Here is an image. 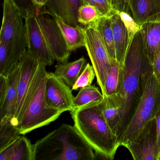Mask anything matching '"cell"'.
<instances>
[{"label":"cell","mask_w":160,"mask_h":160,"mask_svg":"<svg viewBox=\"0 0 160 160\" xmlns=\"http://www.w3.org/2000/svg\"><path fill=\"white\" fill-rule=\"evenodd\" d=\"M99 20L85 28V48L94 69L97 84L104 96L106 78L108 71L116 61L111 58L107 49L99 30Z\"/></svg>","instance_id":"8"},{"label":"cell","mask_w":160,"mask_h":160,"mask_svg":"<svg viewBox=\"0 0 160 160\" xmlns=\"http://www.w3.org/2000/svg\"><path fill=\"white\" fill-rule=\"evenodd\" d=\"M135 160H157V128L155 118L150 121L126 147Z\"/></svg>","instance_id":"11"},{"label":"cell","mask_w":160,"mask_h":160,"mask_svg":"<svg viewBox=\"0 0 160 160\" xmlns=\"http://www.w3.org/2000/svg\"><path fill=\"white\" fill-rule=\"evenodd\" d=\"M25 23L27 50L37 56L46 66L52 65L55 59L46 42L36 15H29L25 18Z\"/></svg>","instance_id":"13"},{"label":"cell","mask_w":160,"mask_h":160,"mask_svg":"<svg viewBox=\"0 0 160 160\" xmlns=\"http://www.w3.org/2000/svg\"><path fill=\"white\" fill-rule=\"evenodd\" d=\"M20 75L18 87V100L15 111L11 120L16 127L44 78L46 65L37 56L26 50L19 60Z\"/></svg>","instance_id":"4"},{"label":"cell","mask_w":160,"mask_h":160,"mask_svg":"<svg viewBox=\"0 0 160 160\" xmlns=\"http://www.w3.org/2000/svg\"><path fill=\"white\" fill-rule=\"evenodd\" d=\"M19 75L18 62L5 75H0V123L11 121L14 114L17 102Z\"/></svg>","instance_id":"10"},{"label":"cell","mask_w":160,"mask_h":160,"mask_svg":"<svg viewBox=\"0 0 160 160\" xmlns=\"http://www.w3.org/2000/svg\"><path fill=\"white\" fill-rule=\"evenodd\" d=\"M32 2L39 12L46 6L48 0H32Z\"/></svg>","instance_id":"35"},{"label":"cell","mask_w":160,"mask_h":160,"mask_svg":"<svg viewBox=\"0 0 160 160\" xmlns=\"http://www.w3.org/2000/svg\"><path fill=\"white\" fill-rule=\"evenodd\" d=\"M95 152L75 126L63 123L33 145L32 160H93Z\"/></svg>","instance_id":"2"},{"label":"cell","mask_w":160,"mask_h":160,"mask_svg":"<svg viewBox=\"0 0 160 160\" xmlns=\"http://www.w3.org/2000/svg\"><path fill=\"white\" fill-rule=\"evenodd\" d=\"M100 102L91 103L75 108L71 114L74 126L94 150L95 154L113 160L120 146L118 136L104 117Z\"/></svg>","instance_id":"3"},{"label":"cell","mask_w":160,"mask_h":160,"mask_svg":"<svg viewBox=\"0 0 160 160\" xmlns=\"http://www.w3.org/2000/svg\"><path fill=\"white\" fill-rule=\"evenodd\" d=\"M160 110V84L151 70L146 76L142 97L120 139V146L126 148Z\"/></svg>","instance_id":"5"},{"label":"cell","mask_w":160,"mask_h":160,"mask_svg":"<svg viewBox=\"0 0 160 160\" xmlns=\"http://www.w3.org/2000/svg\"><path fill=\"white\" fill-rule=\"evenodd\" d=\"M122 67V64L116 61L108 71L105 80V95H111L118 92L121 80Z\"/></svg>","instance_id":"24"},{"label":"cell","mask_w":160,"mask_h":160,"mask_svg":"<svg viewBox=\"0 0 160 160\" xmlns=\"http://www.w3.org/2000/svg\"><path fill=\"white\" fill-rule=\"evenodd\" d=\"M155 0H130L132 17L140 27L146 23L153 14Z\"/></svg>","instance_id":"20"},{"label":"cell","mask_w":160,"mask_h":160,"mask_svg":"<svg viewBox=\"0 0 160 160\" xmlns=\"http://www.w3.org/2000/svg\"><path fill=\"white\" fill-rule=\"evenodd\" d=\"M103 98L102 93H101L98 88L95 86L91 85L81 88L74 100V109L91 103L100 102Z\"/></svg>","instance_id":"21"},{"label":"cell","mask_w":160,"mask_h":160,"mask_svg":"<svg viewBox=\"0 0 160 160\" xmlns=\"http://www.w3.org/2000/svg\"><path fill=\"white\" fill-rule=\"evenodd\" d=\"M17 7L23 18L30 15H37L39 12L34 6L32 0H10Z\"/></svg>","instance_id":"28"},{"label":"cell","mask_w":160,"mask_h":160,"mask_svg":"<svg viewBox=\"0 0 160 160\" xmlns=\"http://www.w3.org/2000/svg\"><path fill=\"white\" fill-rule=\"evenodd\" d=\"M58 25L70 52L86 46L85 28L81 26L72 27L65 23L60 17L53 18Z\"/></svg>","instance_id":"18"},{"label":"cell","mask_w":160,"mask_h":160,"mask_svg":"<svg viewBox=\"0 0 160 160\" xmlns=\"http://www.w3.org/2000/svg\"><path fill=\"white\" fill-rule=\"evenodd\" d=\"M83 1V4H88L89 0H82Z\"/></svg>","instance_id":"36"},{"label":"cell","mask_w":160,"mask_h":160,"mask_svg":"<svg viewBox=\"0 0 160 160\" xmlns=\"http://www.w3.org/2000/svg\"><path fill=\"white\" fill-rule=\"evenodd\" d=\"M95 76L96 75L93 66L89 63H87L83 72L72 88V90H77L81 88L91 86Z\"/></svg>","instance_id":"27"},{"label":"cell","mask_w":160,"mask_h":160,"mask_svg":"<svg viewBox=\"0 0 160 160\" xmlns=\"http://www.w3.org/2000/svg\"><path fill=\"white\" fill-rule=\"evenodd\" d=\"M130 2V0H112V7L117 12H124L132 16Z\"/></svg>","instance_id":"31"},{"label":"cell","mask_w":160,"mask_h":160,"mask_svg":"<svg viewBox=\"0 0 160 160\" xmlns=\"http://www.w3.org/2000/svg\"><path fill=\"white\" fill-rule=\"evenodd\" d=\"M140 32L152 64L155 53L160 48V23H145L141 26Z\"/></svg>","instance_id":"19"},{"label":"cell","mask_w":160,"mask_h":160,"mask_svg":"<svg viewBox=\"0 0 160 160\" xmlns=\"http://www.w3.org/2000/svg\"><path fill=\"white\" fill-rule=\"evenodd\" d=\"M102 17L96 8L91 4H83L78 10V21L80 25L88 26Z\"/></svg>","instance_id":"25"},{"label":"cell","mask_w":160,"mask_h":160,"mask_svg":"<svg viewBox=\"0 0 160 160\" xmlns=\"http://www.w3.org/2000/svg\"><path fill=\"white\" fill-rule=\"evenodd\" d=\"M21 135L18 129L12 125L10 121L0 123V148Z\"/></svg>","instance_id":"26"},{"label":"cell","mask_w":160,"mask_h":160,"mask_svg":"<svg viewBox=\"0 0 160 160\" xmlns=\"http://www.w3.org/2000/svg\"><path fill=\"white\" fill-rule=\"evenodd\" d=\"M87 64V60L83 57L71 62H59L54 73L72 89Z\"/></svg>","instance_id":"17"},{"label":"cell","mask_w":160,"mask_h":160,"mask_svg":"<svg viewBox=\"0 0 160 160\" xmlns=\"http://www.w3.org/2000/svg\"><path fill=\"white\" fill-rule=\"evenodd\" d=\"M21 135L15 145L10 160H32L33 145L29 139Z\"/></svg>","instance_id":"23"},{"label":"cell","mask_w":160,"mask_h":160,"mask_svg":"<svg viewBox=\"0 0 160 160\" xmlns=\"http://www.w3.org/2000/svg\"><path fill=\"white\" fill-rule=\"evenodd\" d=\"M100 107L106 120L118 138L122 107L117 93L103 96Z\"/></svg>","instance_id":"16"},{"label":"cell","mask_w":160,"mask_h":160,"mask_svg":"<svg viewBox=\"0 0 160 160\" xmlns=\"http://www.w3.org/2000/svg\"><path fill=\"white\" fill-rule=\"evenodd\" d=\"M110 17L112 21L116 61L120 64H122L131 40L128 31L118 12L114 10Z\"/></svg>","instance_id":"15"},{"label":"cell","mask_w":160,"mask_h":160,"mask_svg":"<svg viewBox=\"0 0 160 160\" xmlns=\"http://www.w3.org/2000/svg\"><path fill=\"white\" fill-rule=\"evenodd\" d=\"M46 78V76L42 80L19 124L16 127L21 135L48 125L57 119L62 113L48 104L45 93Z\"/></svg>","instance_id":"7"},{"label":"cell","mask_w":160,"mask_h":160,"mask_svg":"<svg viewBox=\"0 0 160 160\" xmlns=\"http://www.w3.org/2000/svg\"><path fill=\"white\" fill-rule=\"evenodd\" d=\"M147 23H160V0H155V6L153 14L147 20Z\"/></svg>","instance_id":"33"},{"label":"cell","mask_w":160,"mask_h":160,"mask_svg":"<svg viewBox=\"0 0 160 160\" xmlns=\"http://www.w3.org/2000/svg\"><path fill=\"white\" fill-rule=\"evenodd\" d=\"M36 17L46 42L55 60L61 62H67L71 52L55 18L40 12Z\"/></svg>","instance_id":"9"},{"label":"cell","mask_w":160,"mask_h":160,"mask_svg":"<svg viewBox=\"0 0 160 160\" xmlns=\"http://www.w3.org/2000/svg\"><path fill=\"white\" fill-rule=\"evenodd\" d=\"M110 16L102 18L99 20L98 26L103 40L110 57L116 61L112 21Z\"/></svg>","instance_id":"22"},{"label":"cell","mask_w":160,"mask_h":160,"mask_svg":"<svg viewBox=\"0 0 160 160\" xmlns=\"http://www.w3.org/2000/svg\"><path fill=\"white\" fill-rule=\"evenodd\" d=\"M157 160H160V155H159V157L157 158Z\"/></svg>","instance_id":"38"},{"label":"cell","mask_w":160,"mask_h":160,"mask_svg":"<svg viewBox=\"0 0 160 160\" xmlns=\"http://www.w3.org/2000/svg\"><path fill=\"white\" fill-rule=\"evenodd\" d=\"M72 90L54 73L48 72L46 78L45 93L48 104L63 112L74 109Z\"/></svg>","instance_id":"12"},{"label":"cell","mask_w":160,"mask_h":160,"mask_svg":"<svg viewBox=\"0 0 160 160\" xmlns=\"http://www.w3.org/2000/svg\"><path fill=\"white\" fill-rule=\"evenodd\" d=\"M152 66V72L160 84V48L156 51L154 55Z\"/></svg>","instance_id":"32"},{"label":"cell","mask_w":160,"mask_h":160,"mask_svg":"<svg viewBox=\"0 0 160 160\" xmlns=\"http://www.w3.org/2000/svg\"><path fill=\"white\" fill-rule=\"evenodd\" d=\"M155 119L156 120V128H157V146H158V152H159V155H158L159 157L160 154V110L156 115Z\"/></svg>","instance_id":"34"},{"label":"cell","mask_w":160,"mask_h":160,"mask_svg":"<svg viewBox=\"0 0 160 160\" xmlns=\"http://www.w3.org/2000/svg\"><path fill=\"white\" fill-rule=\"evenodd\" d=\"M82 0H48L46 6L40 11L53 18L60 17L65 23L72 27L81 26L78 21L79 7Z\"/></svg>","instance_id":"14"},{"label":"cell","mask_w":160,"mask_h":160,"mask_svg":"<svg viewBox=\"0 0 160 160\" xmlns=\"http://www.w3.org/2000/svg\"><path fill=\"white\" fill-rule=\"evenodd\" d=\"M108 2H109L112 4V0H108Z\"/></svg>","instance_id":"37"},{"label":"cell","mask_w":160,"mask_h":160,"mask_svg":"<svg viewBox=\"0 0 160 160\" xmlns=\"http://www.w3.org/2000/svg\"><path fill=\"white\" fill-rule=\"evenodd\" d=\"M118 12L128 31L129 38L132 40L133 37L141 29V27L137 24L131 15L124 12Z\"/></svg>","instance_id":"29"},{"label":"cell","mask_w":160,"mask_h":160,"mask_svg":"<svg viewBox=\"0 0 160 160\" xmlns=\"http://www.w3.org/2000/svg\"><path fill=\"white\" fill-rule=\"evenodd\" d=\"M2 6L0 41L5 43L9 53L19 62L27 48L25 23L19 11L10 0H3Z\"/></svg>","instance_id":"6"},{"label":"cell","mask_w":160,"mask_h":160,"mask_svg":"<svg viewBox=\"0 0 160 160\" xmlns=\"http://www.w3.org/2000/svg\"><path fill=\"white\" fill-rule=\"evenodd\" d=\"M88 4L94 6L103 17L110 16L114 11L108 0H89Z\"/></svg>","instance_id":"30"},{"label":"cell","mask_w":160,"mask_h":160,"mask_svg":"<svg viewBox=\"0 0 160 160\" xmlns=\"http://www.w3.org/2000/svg\"><path fill=\"white\" fill-rule=\"evenodd\" d=\"M151 70L152 66L139 31L131 40L127 49L117 93L122 107L119 142L141 100L146 76Z\"/></svg>","instance_id":"1"}]
</instances>
